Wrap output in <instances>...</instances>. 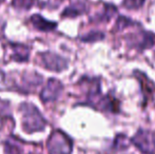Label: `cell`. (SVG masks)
<instances>
[{
    "label": "cell",
    "instance_id": "3",
    "mask_svg": "<svg viewBox=\"0 0 155 154\" xmlns=\"http://www.w3.org/2000/svg\"><path fill=\"white\" fill-rule=\"evenodd\" d=\"M49 149L52 154H70L72 151L71 140L61 132H55L49 140Z\"/></svg>",
    "mask_w": 155,
    "mask_h": 154
},
{
    "label": "cell",
    "instance_id": "5",
    "mask_svg": "<svg viewBox=\"0 0 155 154\" xmlns=\"http://www.w3.org/2000/svg\"><path fill=\"white\" fill-rule=\"evenodd\" d=\"M61 91V84L59 81L55 79H51L48 82V86L43 89L42 93H41V98L43 100H52L55 99L58 96V94Z\"/></svg>",
    "mask_w": 155,
    "mask_h": 154
},
{
    "label": "cell",
    "instance_id": "12",
    "mask_svg": "<svg viewBox=\"0 0 155 154\" xmlns=\"http://www.w3.org/2000/svg\"><path fill=\"white\" fill-rule=\"evenodd\" d=\"M1 1H2V0H0V2H1Z\"/></svg>",
    "mask_w": 155,
    "mask_h": 154
},
{
    "label": "cell",
    "instance_id": "9",
    "mask_svg": "<svg viewBox=\"0 0 155 154\" xmlns=\"http://www.w3.org/2000/svg\"><path fill=\"white\" fill-rule=\"evenodd\" d=\"M34 0H13V5L19 8H30Z\"/></svg>",
    "mask_w": 155,
    "mask_h": 154
},
{
    "label": "cell",
    "instance_id": "11",
    "mask_svg": "<svg viewBox=\"0 0 155 154\" xmlns=\"http://www.w3.org/2000/svg\"><path fill=\"white\" fill-rule=\"evenodd\" d=\"M102 37H104V35H102L101 33L95 32V34H94V32H92L91 34L87 35L86 37L84 38V40H86V41H94V40H97V39H101Z\"/></svg>",
    "mask_w": 155,
    "mask_h": 154
},
{
    "label": "cell",
    "instance_id": "7",
    "mask_svg": "<svg viewBox=\"0 0 155 154\" xmlns=\"http://www.w3.org/2000/svg\"><path fill=\"white\" fill-rule=\"evenodd\" d=\"M32 22L34 23V25L40 31H51L56 27V23L50 22V21L43 19L39 15H34L32 17Z\"/></svg>",
    "mask_w": 155,
    "mask_h": 154
},
{
    "label": "cell",
    "instance_id": "10",
    "mask_svg": "<svg viewBox=\"0 0 155 154\" xmlns=\"http://www.w3.org/2000/svg\"><path fill=\"white\" fill-rule=\"evenodd\" d=\"M145 2V0H124V6L126 8H137L141 6Z\"/></svg>",
    "mask_w": 155,
    "mask_h": 154
},
{
    "label": "cell",
    "instance_id": "4",
    "mask_svg": "<svg viewBox=\"0 0 155 154\" xmlns=\"http://www.w3.org/2000/svg\"><path fill=\"white\" fill-rule=\"evenodd\" d=\"M42 56V61L45 64V68L50 69V70L59 72L64 68H67V61L64 59H62L61 57H59L58 55H56V54L45 53Z\"/></svg>",
    "mask_w": 155,
    "mask_h": 154
},
{
    "label": "cell",
    "instance_id": "8",
    "mask_svg": "<svg viewBox=\"0 0 155 154\" xmlns=\"http://www.w3.org/2000/svg\"><path fill=\"white\" fill-rule=\"evenodd\" d=\"M86 12V5H84V2H76L74 3L73 5L69 6L67 10L63 12V15L65 16H71V17H74V16H77V15H80L82 13Z\"/></svg>",
    "mask_w": 155,
    "mask_h": 154
},
{
    "label": "cell",
    "instance_id": "6",
    "mask_svg": "<svg viewBox=\"0 0 155 154\" xmlns=\"http://www.w3.org/2000/svg\"><path fill=\"white\" fill-rule=\"evenodd\" d=\"M137 74H138L137 78H138L139 81H140V84H141L143 93V95H145L146 99H148L149 98V96H152V95H153L155 87L153 86V84L148 79L147 76H145V75L141 74V73H139V72H137Z\"/></svg>",
    "mask_w": 155,
    "mask_h": 154
},
{
    "label": "cell",
    "instance_id": "2",
    "mask_svg": "<svg viewBox=\"0 0 155 154\" xmlns=\"http://www.w3.org/2000/svg\"><path fill=\"white\" fill-rule=\"evenodd\" d=\"M132 143L143 154H155V137L151 132L140 130L132 138Z\"/></svg>",
    "mask_w": 155,
    "mask_h": 154
},
{
    "label": "cell",
    "instance_id": "1",
    "mask_svg": "<svg viewBox=\"0 0 155 154\" xmlns=\"http://www.w3.org/2000/svg\"><path fill=\"white\" fill-rule=\"evenodd\" d=\"M23 112H25V128L27 131H37L45 127V120L36 110V108L31 105H23Z\"/></svg>",
    "mask_w": 155,
    "mask_h": 154
}]
</instances>
